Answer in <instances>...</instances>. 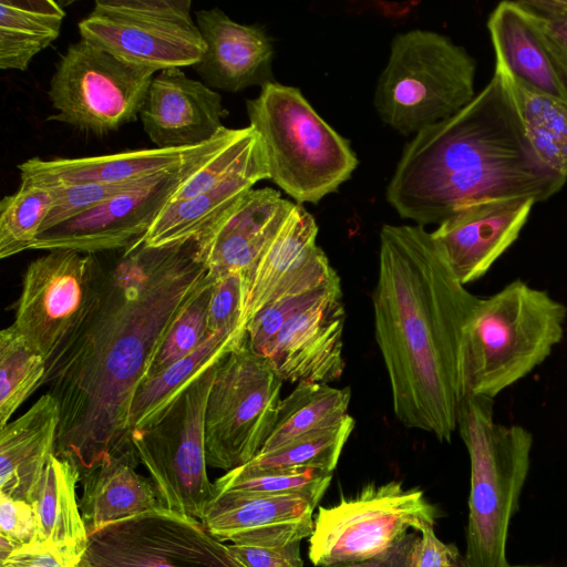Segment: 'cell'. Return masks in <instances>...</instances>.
Instances as JSON below:
<instances>
[{
  "label": "cell",
  "mask_w": 567,
  "mask_h": 567,
  "mask_svg": "<svg viewBox=\"0 0 567 567\" xmlns=\"http://www.w3.org/2000/svg\"><path fill=\"white\" fill-rule=\"evenodd\" d=\"M421 543L419 532H409L379 555L360 563L331 567H415Z\"/></svg>",
  "instance_id": "43"
},
{
  "label": "cell",
  "mask_w": 567,
  "mask_h": 567,
  "mask_svg": "<svg viewBox=\"0 0 567 567\" xmlns=\"http://www.w3.org/2000/svg\"><path fill=\"white\" fill-rule=\"evenodd\" d=\"M477 299L425 227L382 226L372 303L393 411L404 426L441 442L457 430L462 332Z\"/></svg>",
  "instance_id": "2"
},
{
  "label": "cell",
  "mask_w": 567,
  "mask_h": 567,
  "mask_svg": "<svg viewBox=\"0 0 567 567\" xmlns=\"http://www.w3.org/2000/svg\"><path fill=\"white\" fill-rule=\"evenodd\" d=\"M65 17L52 0H1L0 69L27 71L60 34Z\"/></svg>",
  "instance_id": "29"
},
{
  "label": "cell",
  "mask_w": 567,
  "mask_h": 567,
  "mask_svg": "<svg viewBox=\"0 0 567 567\" xmlns=\"http://www.w3.org/2000/svg\"><path fill=\"white\" fill-rule=\"evenodd\" d=\"M300 543L284 547H254L237 544L228 545L233 555L247 567H303Z\"/></svg>",
  "instance_id": "42"
},
{
  "label": "cell",
  "mask_w": 567,
  "mask_h": 567,
  "mask_svg": "<svg viewBox=\"0 0 567 567\" xmlns=\"http://www.w3.org/2000/svg\"><path fill=\"white\" fill-rule=\"evenodd\" d=\"M189 0H96L82 39L130 64L162 71L198 63L206 51Z\"/></svg>",
  "instance_id": "12"
},
{
  "label": "cell",
  "mask_w": 567,
  "mask_h": 567,
  "mask_svg": "<svg viewBox=\"0 0 567 567\" xmlns=\"http://www.w3.org/2000/svg\"><path fill=\"white\" fill-rule=\"evenodd\" d=\"M476 62L445 34L412 29L398 33L380 73L373 106L399 134L415 135L467 105L476 95Z\"/></svg>",
  "instance_id": "7"
},
{
  "label": "cell",
  "mask_w": 567,
  "mask_h": 567,
  "mask_svg": "<svg viewBox=\"0 0 567 567\" xmlns=\"http://www.w3.org/2000/svg\"><path fill=\"white\" fill-rule=\"evenodd\" d=\"M104 269L97 298L47 362L42 384L58 402L55 455L80 477L133 444L130 410L151 362L183 309L216 279L203 236L164 247L143 241Z\"/></svg>",
  "instance_id": "1"
},
{
  "label": "cell",
  "mask_w": 567,
  "mask_h": 567,
  "mask_svg": "<svg viewBox=\"0 0 567 567\" xmlns=\"http://www.w3.org/2000/svg\"><path fill=\"white\" fill-rule=\"evenodd\" d=\"M157 71L130 64L80 39L61 55L48 96L56 111L48 121L104 136L140 117Z\"/></svg>",
  "instance_id": "11"
},
{
  "label": "cell",
  "mask_w": 567,
  "mask_h": 567,
  "mask_svg": "<svg viewBox=\"0 0 567 567\" xmlns=\"http://www.w3.org/2000/svg\"><path fill=\"white\" fill-rule=\"evenodd\" d=\"M228 111L221 95L181 68L158 71L140 112L143 130L158 148L192 147L213 140Z\"/></svg>",
  "instance_id": "18"
},
{
  "label": "cell",
  "mask_w": 567,
  "mask_h": 567,
  "mask_svg": "<svg viewBox=\"0 0 567 567\" xmlns=\"http://www.w3.org/2000/svg\"><path fill=\"white\" fill-rule=\"evenodd\" d=\"M534 204L528 197L471 203L454 210L431 231L462 285L482 278L514 244Z\"/></svg>",
  "instance_id": "16"
},
{
  "label": "cell",
  "mask_w": 567,
  "mask_h": 567,
  "mask_svg": "<svg viewBox=\"0 0 567 567\" xmlns=\"http://www.w3.org/2000/svg\"><path fill=\"white\" fill-rule=\"evenodd\" d=\"M0 567H80L69 564L53 550L32 545L17 549L0 561Z\"/></svg>",
  "instance_id": "45"
},
{
  "label": "cell",
  "mask_w": 567,
  "mask_h": 567,
  "mask_svg": "<svg viewBox=\"0 0 567 567\" xmlns=\"http://www.w3.org/2000/svg\"><path fill=\"white\" fill-rule=\"evenodd\" d=\"M421 543L415 567H452L461 557L457 547L445 544L434 533V527L421 532Z\"/></svg>",
  "instance_id": "44"
},
{
  "label": "cell",
  "mask_w": 567,
  "mask_h": 567,
  "mask_svg": "<svg viewBox=\"0 0 567 567\" xmlns=\"http://www.w3.org/2000/svg\"><path fill=\"white\" fill-rule=\"evenodd\" d=\"M195 16L206 51L193 68L204 84L235 93L275 82L274 43L262 27L238 23L219 8Z\"/></svg>",
  "instance_id": "20"
},
{
  "label": "cell",
  "mask_w": 567,
  "mask_h": 567,
  "mask_svg": "<svg viewBox=\"0 0 567 567\" xmlns=\"http://www.w3.org/2000/svg\"><path fill=\"white\" fill-rule=\"evenodd\" d=\"M567 61V0H518Z\"/></svg>",
  "instance_id": "41"
},
{
  "label": "cell",
  "mask_w": 567,
  "mask_h": 567,
  "mask_svg": "<svg viewBox=\"0 0 567 567\" xmlns=\"http://www.w3.org/2000/svg\"><path fill=\"white\" fill-rule=\"evenodd\" d=\"M85 567H247L192 516L158 506L90 536Z\"/></svg>",
  "instance_id": "14"
},
{
  "label": "cell",
  "mask_w": 567,
  "mask_h": 567,
  "mask_svg": "<svg viewBox=\"0 0 567 567\" xmlns=\"http://www.w3.org/2000/svg\"><path fill=\"white\" fill-rule=\"evenodd\" d=\"M223 127L213 145L188 164L150 177L136 187L40 233L31 249H71L85 254L126 250L143 241L182 184L236 133Z\"/></svg>",
  "instance_id": "15"
},
{
  "label": "cell",
  "mask_w": 567,
  "mask_h": 567,
  "mask_svg": "<svg viewBox=\"0 0 567 567\" xmlns=\"http://www.w3.org/2000/svg\"><path fill=\"white\" fill-rule=\"evenodd\" d=\"M282 380L245 340L218 363L205 414L207 464L230 471L251 461L268 439Z\"/></svg>",
  "instance_id": "9"
},
{
  "label": "cell",
  "mask_w": 567,
  "mask_h": 567,
  "mask_svg": "<svg viewBox=\"0 0 567 567\" xmlns=\"http://www.w3.org/2000/svg\"><path fill=\"white\" fill-rule=\"evenodd\" d=\"M566 318L563 302L522 279L478 297L462 332L463 396L495 399L529 374L561 341Z\"/></svg>",
  "instance_id": "4"
},
{
  "label": "cell",
  "mask_w": 567,
  "mask_h": 567,
  "mask_svg": "<svg viewBox=\"0 0 567 567\" xmlns=\"http://www.w3.org/2000/svg\"><path fill=\"white\" fill-rule=\"evenodd\" d=\"M271 179L297 204H318L347 182L359 161L298 87L270 82L246 102Z\"/></svg>",
  "instance_id": "6"
},
{
  "label": "cell",
  "mask_w": 567,
  "mask_h": 567,
  "mask_svg": "<svg viewBox=\"0 0 567 567\" xmlns=\"http://www.w3.org/2000/svg\"><path fill=\"white\" fill-rule=\"evenodd\" d=\"M437 508L420 488L399 481L365 485L355 496L320 507L309 537V558L331 567L368 560L384 551L410 529L434 527Z\"/></svg>",
  "instance_id": "10"
},
{
  "label": "cell",
  "mask_w": 567,
  "mask_h": 567,
  "mask_svg": "<svg viewBox=\"0 0 567 567\" xmlns=\"http://www.w3.org/2000/svg\"><path fill=\"white\" fill-rule=\"evenodd\" d=\"M317 235L318 225L313 216L296 203L249 278L245 311L247 323L276 296L327 258L317 245Z\"/></svg>",
  "instance_id": "26"
},
{
  "label": "cell",
  "mask_w": 567,
  "mask_h": 567,
  "mask_svg": "<svg viewBox=\"0 0 567 567\" xmlns=\"http://www.w3.org/2000/svg\"><path fill=\"white\" fill-rule=\"evenodd\" d=\"M220 360L196 377L148 424L131 432L159 506L199 520L215 497L207 474L205 414Z\"/></svg>",
  "instance_id": "8"
},
{
  "label": "cell",
  "mask_w": 567,
  "mask_h": 567,
  "mask_svg": "<svg viewBox=\"0 0 567 567\" xmlns=\"http://www.w3.org/2000/svg\"><path fill=\"white\" fill-rule=\"evenodd\" d=\"M342 297L308 307L288 318L262 353L285 382L326 383L344 369Z\"/></svg>",
  "instance_id": "17"
},
{
  "label": "cell",
  "mask_w": 567,
  "mask_h": 567,
  "mask_svg": "<svg viewBox=\"0 0 567 567\" xmlns=\"http://www.w3.org/2000/svg\"><path fill=\"white\" fill-rule=\"evenodd\" d=\"M104 276L94 254L54 249L31 261L13 326L48 362L94 305Z\"/></svg>",
  "instance_id": "13"
},
{
  "label": "cell",
  "mask_w": 567,
  "mask_h": 567,
  "mask_svg": "<svg viewBox=\"0 0 567 567\" xmlns=\"http://www.w3.org/2000/svg\"><path fill=\"white\" fill-rule=\"evenodd\" d=\"M504 76L533 150L547 167L567 178V105Z\"/></svg>",
  "instance_id": "32"
},
{
  "label": "cell",
  "mask_w": 567,
  "mask_h": 567,
  "mask_svg": "<svg viewBox=\"0 0 567 567\" xmlns=\"http://www.w3.org/2000/svg\"><path fill=\"white\" fill-rule=\"evenodd\" d=\"M350 388L298 383L281 399L274 427L258 454L275 451L311 432L341 423L348 415Z\"/></svg>",
  "instance_id": "30"
},
{
  "label": "cell",
  "mask_w": 567,
  "mask_h": 567,
  "mask_svg": "<svg viewBox=\"0 0 567 567\" xmlns=\"http://www.w3.org/2000/svg\"><path fill=\"white\" fill-rule=\"evenodd\" d=\"M47 362L11 324L0 332V427L39 386Z\"/></svg>",
  "instance_id": "34"
},
{
  "label": "cell",
  "mask_w": 567,
  "mask_h": 567,
  "mask_svg": "<svg viewBox=\"0 0 567 567\" xmlns=\"http://www.w3.org/2000/svg\"><path fill=\"white\" fill-rule=\"evenodd\" d=\"M457 430L471 462L465 567H509L506 542L530 465L532 433L494 420V399L465 395Z\"/></svg>",
  "instance_id": "5"
},
{
  "label": "cell",
  "mask_w": 567,
  "mask_h": 567,
  "mask_svg": "<svg viewBox=\"0 0 567 567\" xmlns=\"http://www.w3.org/2000/svg\"><path fill=\"white\" fill-rule=\"evenodd\" d=\"M332 472L316 468L262 470L244 464L214 482L215 495H297L318 505Z\"/></svg>",
  "instance_id": "33"
},
{
  "label": "cell",
  "mask_w": 567,
  "mask_h": 567,
  "mask_svg": "<svg viewBox=\"0 0 567 567\" xmlns=\"http://www.w3.org/2000/svg\"><path fill=\"white\" fill-rule=\"evenodd\" d=\"M487 29L496 70L567 105V61L527 12L515 1H503L491 12Z\"/></svg>",
  "instance_id": "21"
},
{
  "label": "cell",
  "mask_w": 567,
  "mask_h": 567,
  "mask_svg": "<svg viewBox=\"0 0 567 567\" xmlns=\"http://www.w3.org/2000/svg\"><path fill=\"white\" fill-rule=\"evenodd\" d=\"M213 285L200 291L174 320L151 362L146 378L189 355L212 336L207 330L206 317Z\"/></svg>",
  "instance_id": "37"
},
{
  "label": "cell",
  "mask_w": 567,
  "mask_h": 567,
  "mask_svg": "<svg viewBox=\"0 0 567 567\" xmlns=\"http://www.w3.org/2000/svg\"><path fill=\"white\" fill-rule=\"evenodd\" d=\"M509 567H530V566H509Z\"/></svg>",
  "instance_id": "47"
},
{
  "label": "cell",
  "mask_w": 567,
  "mask_h": 567,
  "mask_svg": "<svg viewBox=\"0 0 567 567\" xmlns=\"http://www.w3.org/2000/svg\"><path fill=\"white\" fill-rule=\"evenodd\" d=\"M53 203L49 187L21 183L0 202V257L31 249Z\"/></svg>",
  "instance_id": "36"
},
{
  "label": "cell",
  "mask_w": 567,
  "mask_h": 567,
  "mask_svg": "<svg viewBox=\"0 0 567 567\" xmlns=\"http://www.w3.org/2000/svg\"><path fill=\"white\" fill-rule=\"evenodd\" d=\"M78 483V467L54 454L32 504L39 527L37 545L53 550L74 566H80L90 540L76 497Z\"/></svg>",
  "instance_id": "28"
},
{
  "label": "cell",
  "mask_w": 567,
  "mask_h": 567,
  "mask_svg": "<svg viewBox=\"0 0 567 567\" xmlns=\"http://www.w3.org/2000/svg\"><path fill=\"white\" fill-rule=\"evenodd\" d=\"M216 136L192 147H154L78 158L33 157L21 163L18 168L21 183L44 187L138 182L188 164L206 152Z\"/></svg>",
  "instance_id": "23"
},
{
  "label": "cell",
  "mask_w": 567,
  "mask_h": 567,
  "mask_svg": "<svg viewBox=\"0 0 567 567\" xmlns=\"http://www.w3.org/2000/svg\"><path fill=\"white\" fill-rule=\"evenodd\" d=\"M247 332L212 334L197 350L138 385L130 410V429L148 424L171 401L210 364L246 338Z\"/></svg>",
  "instance_id": "31"
},
{
  "label": "cell",
  "mask_w": 567,
  "mask_h": 567,
  "mask_svg": "<svg viewBox=\"0 0 567 567\" xmlns=\"http://www.w3.org/2000/svg\"><path fill=\"white\" fill-rule=\"evenodd\" d=\"M38 532L33 505L0 493V535L21 548L37 545Z\"/></svg>",
  "instance_id": "40"
},
{
  "label": "cell",
  "mask_w": 567,
  "mask_h": 567,
  "mask_svg": "<svg viewBox=\"0 0 567 567\" xmlns=\"http://www.w3.org/2000/svg\"><path fill=\"white\" fill-rule=\"evenodd\" d=\"M317 504L297 495L219 494L200 519L217 539L254 547H284L310 537Z\"/></svg>",
  "instance_id": "19"
},
{
  "label": "cell",
  "mask_w": 567,
  "mask_h": 567,
  "mask_svg": "<svg viewBox=\"0 0 567 567\" xmlns=\"http://www.w3.org/2000/svg\"><path fill=\"white\" fill-rule=\"evenodd\" d=\"M248 278L231 272L216 279L207 308V330L210 334L246 332Z\"/></svg>",
  "instance_id": "38"
},
{
  "label": "cell",
  "mask_w": 567,
  "mask_h": 567,
  "mask_svg": "<svg viewBox=\"0 0 567 567\" xmlns=\"http://www.w3.org/2000/svg\"><path fill=\"white\" fill-rule=\"evenodd\" d=\"M566 182L533 150L508 83L495 69L467 105L413 135L388 183L385 199L401 218L425 227L475 202H544Z\"/></svg>",
  "instance_id": "3"
},
{
  "label": "cell",
  "mask_w": 567,
  "mask_h": 567,
  "mask_svg": "<svg viewBox=\"0 0 567 567\" xmlns=\"http://www.w3.org/2000/svg\"><path fill=\"white\" fill-rule=\"evenodd\" d=\"M80 567H85V566H83V565H80Z\"/></svg>",
  "instance_id": "48"
},
{
  "label": "cell",
  "mask_w": 567,
  "mask_h": 567,
  "mask_svg": "<svg viewBox=\"0 0 567 567\" xmlns=\"http://www.w3.org/2000/svg\"><path fill=\"white\" fill-rule=\"evenodd\" d=\"M355 425L349 414L336 426L311 432L264 454H257L249 466L262 470L316 468L334 471L343 446Z\"/></svg>",
  "instance_id": "35"
},
{
  "label": "cell",
  "mask_w": 567,
  "mask_h": 567,
  "mask_svg": "<svg viewBox=\"0 0 567 567\" xmlns=\"http://www.w3.org/2000/svg\"><path fill=\"white\" fill-rule=\"evenodd\" d=\"M296 203L271 187L252 188L203 235L208 274L217 279L243 272L248 281Z\"/></svg>",
  "instance_id": "22"
},
{
  "label": "cell",
  "mask_w": 567,
  "mask_h": 567,
  "mask_svg": "<svg viewBox=\"0 0 567 567\" xmlns=\"http://www.w3.org/2000/svg\"><path fill=\"white\" fill-rule=\"evenodd\" d=\"M59 424V404L47 393L0 427V493L33 504L55 454Z\"/></svg>",
  "instance_id": "24"
},
{
  "label": "cell",
  "mask_w": 567,
  "mask_h": 567,
  "mask_svg": "<svg viewBox=\"0 0 567 567\" xmlns=\"http://www.w3.org/2000/svg\"><path fill=\"white\" fill-rule=\"evenodd\" d=\"M143 181L122 184L91 183L49 187L53 194V203L40 233L79 216L115 195L136 187Z\"/></svg>",
  "instance_id": "39"
},
{
  "label": "cell",
  "mask_w": 567,
  "mask_h": 567,
  "mask_svg": "<svg viewBox=\"0 0 567 567\" xmlns=\"http://www.w3.org/2000/svg\"><path fill=\"white\" fill-rule=\"evenodd\" d=\"M266 152L212 189L168 204L145 235L148 247H164L198 238L216 226L260 181L269 179Z\"/></svg>",
  "instance_id": "27"
},
{
  "label": "cell",
  "mask_w": 567,
  "mask_h": 567,
  "mask_svg": "<svg viewBox=\"0 0 567 567\" xmlns=\"http://www.w3.org/2000/svg\"><path fill=\"white\" fill-rule=\"evenodd\" d=\"M134 445L114 453L80 477L81 514L89 535L159 506L153 483L136 472Z\"/></svg>",
  "instance_id": "25"
},
{
  "label": "cell",
  "mask_w": 567,
  "mask_h": 567,
  "mask_svg": "<svg viewBox=\"0 0 567 567\" xmlns=\"http://www.w3.org/2000/svg\"><path fill=\"white\" fill-rule=\"evenodd\" d=\"M452 567H465V566H464V560H463V558H462V557H460V558L457 559V561H456Z\"/></svg>",
  "instance_id": "46"
}]
</instances>
